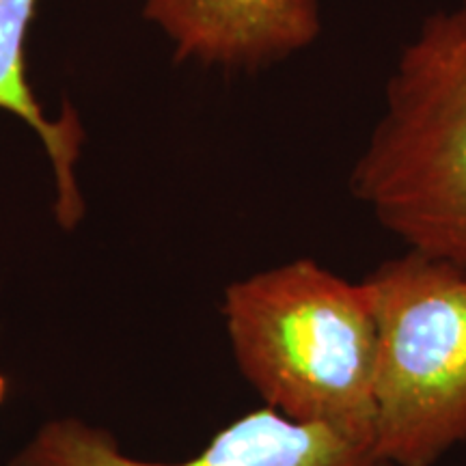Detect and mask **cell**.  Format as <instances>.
Listing matches in <instances>:
<instances>
[{
    "label": "cell",
    "instance_id": "cell-1",
    "mask_svg": "<svg viewBox=\"0 0 466 466\" xmlns=\"http://www.w3.org/2000/svg\"><path fill=\"white\" fill-rule=\"evenodd\" d=\"M220 311L264 406L374 445L378 329L363 283L300 258L231 283Z\"/></svg>",
    "mask_w": 466,
    "mask_h": 466
},
{
    "label": "cell",
    "instance_id": "cell-2",
    "mask_svg": "<svg viewBox=\"0 0 466 466\" xmlns=\"http://www.w3.org/2000/svg\"><path fill=\"white\" fill-rule=\"evenodd\" d=\"M348 186L406 250L466 270V0L401 48Z\"/></svg>",
    "mask_w": 466,
    "mask_h": 466
},
{
    "label": "cell",
    "instance_id": "cell-3",
    "mask_svg": "<svg viewBox=\"0 0 466 466\" xmlns=\"http://www.w3.org/2000/svg\"><path fill=\"white\" fill-rule=\"evenodd\" d=\"M378 329L374 451L436 466L466 442V270L406 250L360 279Z\"/></svg>",
    "mask_w": 466,
    "mask_h": 466
},
{
    "label": "cell",
    "instance_id": "cell-4",
    "mask_svg": "<svg viewBox=\"0 0 466 466\" xmlns=\"http://www.w3.org/2000/svg\"><path fill=\"white\" fill-rule=\"evenodd\" d=\"M11 466H389L367 445L333 430L291 421L272 408H258L218 430L186 462H145L126 456L116 442L78 419L44 425Z\"/></svg>",
    "mask_w": 466,
    "mask_h": 466
},
{
    "label": "cell",
    "instance_id": "cell-5",
    "mask_svg": "<svg viewBox=\"0 0 466 466\" xmlns=\"http://www.w3.org/2000/svg\"><path fill=\"white\" fill-rule=\"evenodd\" d=\"M145 15L179 58L225 69L272 66L322 33L319 0H147Z\"/></svg>",
    "mask_w": 466,
    "mask_h": 466
},
{
    "label": "cell",
    "instance_id": "cell-6",
    "mask_svg": "<svg viewBox=\"0 0 466 466\" xmlns=\"http://www.w3.org/2000/svg\"><path fill=\"white\" fill-rule=\"evenodd\" d=\"M37 0H0V108L20 116L37 132L56 179V218L66 229L80 223L85 201L76 184L74 165L83 143V127L72 106L50 119L35 100L25 76V42Z\"/></svg>",
    "mask_w": 466,
    "mask_h": 466
},
{
    "label": "cell",
    "instance_id": "cell-7",
    "mask_svg": "<svg viewBox=\"0 0 466 466\" xmlns=\"http://www.w3.org/2000/svg\"><path fill=\"white\" fill-rule=\"evenodd\" d=\"M5 395H7V378L0 374V404H3Z\"/></svg>",
    "mask_w": 466,
    "mask_h": 466
}]
</instances>
